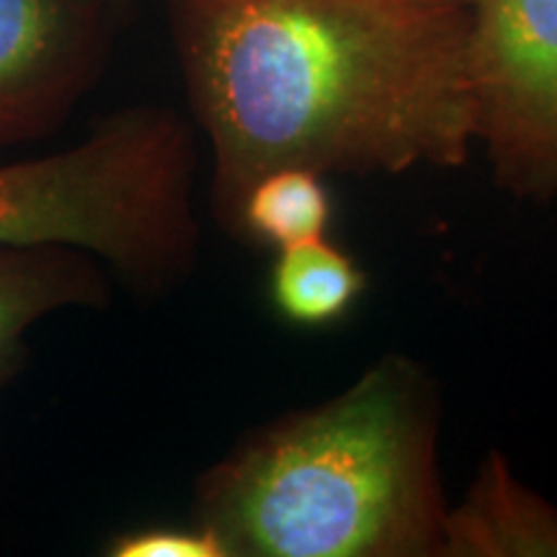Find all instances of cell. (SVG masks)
I'll use <instances>...</instances> for the list:
<instances>
[{
	"label": "cell",
	"mask_w": 557,
	"mask_h": 557,
	"mask_svg": "<svg viewBox=\"0 0 557 557\" xmlns=\"http://www.w3.org/2000/svg\"><path fill=\"white\" fill-rule=\"evenodd\" d=\"M209 207L233 238L269 171L403 176L475 150L470 9L451 0H169Z\"/></svg>",
	"instance_id": "cell-1"
},
{
	"label": "cell",
	"mask_w": 557,
	"mask_h": 557,
	"mask_svg": "<svg viewBox=\"0 0 557 557\" xmlns=\"http://www.w3.org/2000/svg\"><path fill=\"white\" fill-rule=\"evenodd\" d=\"M442 398L387 354L318 406L250 429L197 478L191 521L225 557H438Z\"/></svg>",
	"instance_id": "cell-2"
},
{
	"label": "cell",
	"mask_w": 557,
	"mask_h": 557,
	"mask_svg": "<svg viewBox=\"0 0 557 557\" xmlns=\"http://www.w3.org/2000/svg\"><path fill=\"white\" fill-rule=\"evenodd\" d=\"M197 176L178 111L120 109L73 148L0 165V246L81 248L137 299H165L199 261Z\"/></svg>",
	"instance_id": "cell-3"
},
{
	"label": "cell",
	"mask_w": 557,
	"mask_h": 557,
	"mask_svg": "<svg viewBox=\"0 0 557 557\" xmlns=\"http://www.w3.org/2000/svg\"><path fill=\"white\" fill-rule=\"evenodd\" d=\"M475 148L524 205L557 199V0L470 5Z\"/></svg>",
	"instance_id": "cell-4"
},
{
	"label": "cell",
	"mask_w": 557,
	"mask_h": 557,
	"mask_svg": "<svg viewBox=\"0 0 557 557\" xmlns=\"http://www.w3.org/2000/svg\"><path fill=\"white\" fill-rule=\"evenodd\" d=\"M109 0H0V148L60 129L107 65Z\"/></svg>",
	"instance_id": "cell-5"
},
{
	"label": "cell",
	"mask_w": 557,
	"mask_h": 557,
	"mask_svg": "<svg viewBox=\"0 0 557 557\" xmlns=\"http://www.w3.org/2000/svg\"><path fill=\"white\" fill-rule=\"evenodd\" d=\"M114 282L73 246H0V395L29 361V333L65 310H107Z\"/></svg>",
	"instance_id": "cell-6"
},
{
	"label": "cell",
	"mask_w": 557,
	"mask_h": 557,
	"mask_svg": "<svg viewBox=\"0 0 557 557\" xmlns=\"http://www.w3.org/2000/svg\"><path fill=\"white\" fill-rule=\"evenodd\" d=\"M438 557H557V506L491 449L447 506Z\"/></svg>",
	"instance_id": "cell-7"
},
{
	"label": "cell",
	"mask_w": 557,
	"mask_h": 557,
	"mask_svg": "<svg viewBox=\"0 0 557 557\" xmlns=\"http://www.w3.org/2000/svg\"><path fill=\"white\" fill-rule=\"evenodd\" d=\"M369 287L367 271L329 235L276 250L269 297L276 315L297 329H331L351 315Z\"/></svg>",
	"instance_id": "cell-8"
},
{
	"label": "cell",
	"mask_w": 557,
	"mask_h": 557,
	"mask_svg": "<svg viewBox=\"0 0 557 557\" xmlns=\"http://www.w3.org/2000/svg\"><path fill=\"white\" fill-rule=\"evenodd\" d=\"M331 222L333 199L320 173L308 169H276L248 189L233 238L282 250L325 238Z\"/></svg>",
	"instance_id": "cell-9"
},
{
	"label": "cell",
	"mask_w": 557,
	"mask_h": 557,
	"mask_svg": "<svg viewBox=\"0 0 557 557\" xmlns=\"http://www.w3.org/2000/svg\"><path fill=\"white\" fill-rule=\"evenodd\" d=\"M111 557H225V549L205 527L189 521L184 527L150 524L127 529L109 540Z\"/></svg>",
	"instance_id": "cell-10"
},
{
	"label": "cell",
	"mask_w": 557,
	"mask_h": 557,
	"mask_svg": "<svg viewBox=\"0 0 557 557\" xmlns=\"http://www.w3.org/2000/svg\"><path fill=\"white\" fill-rule=\"evenodd\" d=\"M451 3H459V5H468V9H470V5H472V3H475V0H451Z\"/></svg>",
	"instance_id": "cell-11"
},
{
	"label": "cell",
	"mask_w": 557,
	"mask_h": 557,
	"mask_svg": "<svg viewBox=\"0 0 557 557\" xmlns=\"http://www.w3.org/2000/svg\"><path fill=\"white\" fill-rule=\"evenodd\" d=\"M109 3H116V5H122V3H124V0H109Z\"/></svg>",
	"instance_id": "cell-12"
}]
</instances>
